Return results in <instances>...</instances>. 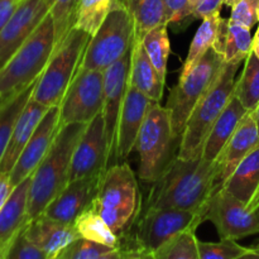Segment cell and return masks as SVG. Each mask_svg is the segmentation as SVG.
<instances>
[{
    "label": "cell",
    "mask_w": 259,
    "mask_h": 259,
    "mask_svg": "<svg viewBox=\"0 0 259 259\" xmlns=\"http://www.w3.org/2000/svg\"><path fill=\"white\" fill-rule=\"evenodd\" d=\"M3 100H4V99H3V98H2V95H0V103H2Z\"/></svg>",
    "instance_id": "54"
},
{
    "label": "cell",
    "mask_w": 259,
    "mask_h": 259,
    "mask_svg": "<svg viewBox=\"0 0 259 259\" xmlns=\"http://www.w3.org/2000/svg\"><path fill=\"white\" fill-rule=\"evenodd\" d=\"M85 123L62 125L45 158L30 176L28 215L29 219L43 214L70 182L71 162L76 146L85 131Z\"/></svg>",
    "instance_id": "2"
},
{
    "label": "cell",
    "mask_w": 259,
    "mask_h": 259,
    "mask_svg": "<svg viewBox=\"0 0 259 259\" xmlns=\"http://www.w3.org/2000/svg\"><path fill=\"white\" fill-rule=\"evenodd\" d=\"M131 13L134 22V40L142 38L159 25L167 24L163 0H119Z\"/></svg>",
    "instance_id": "27"
},
{
    "label": "cell",
    "mask_w": 259,
    "mask_h": 259,
    "mask_svg": "<svg viewBox=\"0 0 259 259\" xmlns=\"http://www.w3.org/2000/svg\"><path fill=\"white\" fill-rule=\"evenodd\" d=\"M60 128V106H52L48 109L40 123L38 124L32 138L24 147L17 163L9 174L13 186L15 187L25 179L32 176L50 151Z\"/></svg>",
    "instance_id": "16"
},
{
    "label": "cell",
    "mask_w": 259,
    "mask_h": 259,
    "mask_svg": "<svg viewBox=\"0 0 259 259\" xmlns=\"http://www.w3.org/2000/svg\"><path fill=\"white\" fill-rule=\"evenodd\" d=\"M125 257V250L121 247L114 248L110 252H108L106 254H104L100 259H124Z\"/></svg>",
    "instance_id": "44"
},
{
    "label": "cell",
    "mask_w": 259,
    "mask_h": 259,
    "mask_svg": "<svg viewBox=\"0 0 259 259\" xmlns=\"http://www.w3.org/2000/svg\"><path fill=\"white\" fill-rule=\"evenodd\" d=\"M141 259H154V254L152 252H141Z\"/></svg>",
    "instance_id": "48"
},
{
    "label": "cell",
    "mask_w": 259,
    "mask_h": 259,
    "mask_svg": "<svg viewBox=\"0 0 259 259\" xmlns=\"http://www.w3.org/2000/svg\"><path fill=\"white\" fill-rule=\"evenodd\" d=\"M205 222V214L174 207H147L136 233L139 252H156L172 238L195 232Z\"/></svg>",
    "instance_id": "10"
},
{
    "label": "cell",
    "mask_w": 259,
    "mask_h": 259,
    "mask_svg": "<svg viewBox=\"0 0 259 259\" xmlns=\"http://www.w3.org/2000/svg\"><path fill=\"white\" fill-rule=\"evenodd\" d=\"M124 259H141V252L137 249L125 250V257Z\"/></svg>",
    "instance_id": "46"
},
{
    "label": "cell",
    "mask_w": 259,
    "mask_h": 259,
    "mask_svg": "<svg viewBox=\"0 0 259 259\" xmlns=\"http://www.w3.org/2000/svg\"><path fill=\"white\" fill-rule=\"evenodd\" d=\"M175 137L166 106L154 101L137 137L134 149L139 156V177L153 184L171 163Z\"/></svg>",
    "instance_id": "9"
},
{
    "label": "cell",
    "mask_w": 259,
    "mask_h": 259,
    "mask_svg": "<svg viewBox=\"0 0 259 259\" xmlns=\"http://www.w3.org/2000/svg\"><path fill=\"white\" fill-rule=\"evenodd\" d=\"M131 58L132 50L120 61L104 71V103L101 114L105 123V134L110 157L109 167L116 163V137L120 111L129 86Z\"/></svg>",
    "instance_id": "13"
},
{
    "label": "cell",
    "mask_w": 259,
    "mask_h": 259,
    "mask_svg": "<svg viewBox=\"0 0 259 259\" xmlns=\"http://www.w3.org/2000/svg\"><path fill=\"white\" fill-rule=\"evenodd\" d=\"M73 227H75L78 237L83 238V239L108 245L111 248L121 247L120 238L109 228L105 220L94 209L93 205L76 219Z\"/></svg>",
    "instance_id": "28"
},
{
    "label": "cell",
    "mask_w": 259,
    "mask_h": 259,
    "mask_svg": "<svg viewBox=\"0 0 259 259\" xmlns=\"http://www.w3.org/2000/svg\"><path fill=\"white\" fill-rule=\"evenodd\" d=\"M234 94L248 111L255 110L259 105V58L253 51L245 60L242 75L235 82Z\"/></svg>",
    "instance_id": "31"
},
{
    "label": "cell",
    "mask_w": 259,
    "mask_h": 259,
    "mask_svg": "<svg viewBox=\"0 0 259 259\" xmlns=\"http://www.w3.org/2000/svg\"><path fill=\"white\" fill-rule=\"evenodd\" d=\"M220 22H222L220 13H217V14L211 15V17L202 19L201 24L197 28L196 33H195L194 38H192L186 60H185L184 65H182L181 72L191 68L210 48L214 47Z\"/></svg>",
    "instance_id": "30"
},
{
    "label": "cell",
    "mask_w": 259,
    "mask_h": 259,
    "mask_svg": "<svg viewBox=\"0 0 259 259\" xmlns=\"http://www.w3.org/2000/svg\"><path fill=\"white\" fill-rule=\"evenodd\" d=\"M24 232L28 239L48 257L58 255L73 240L80 238L73 225L63 224L43 214L30 219Z\"/></svg>",
    "instance_id": "21"
},
{
    "label": "cell",
    "mask_w": 259,
    "mask_h": 259,
    "mask_svg": "<svg viewBox=\"0 0 259 259\" xmlns=\"http://www.w3.org/2000/svg\"><path fill=\"white\" fill-rule=\"evenodd\" d=\"M253 211H254V214L257 215V218H258V220H259V202L257 205H255V207L254 209H253Z\"/></svg>",
    "instance_id": "52"
},
{
    "label": "cell",
    "mask_w": 259,
    "mask_h": 259,
    "mask_svg": "<svg viewBox=\"0 0 259 259\" xmlns=\"http://www.w3.org/2000/svg\"><path fill=\"white\" fill-rule=\"evenodd\" d=\"M222 5H224L223 0H202L200 4L194 8L191 17L196 18V19H205L217 13H220Z\"/></svg>",
    "instance_id": "41"
},
{
    "label": "cell",
    "mask_w": 259,
    "mask_h": 259,
    "mask_svg": "<svg viewBox=\"0 0 259 259\" xmlns=\"http://www.w3.org/2000/svg\"><path fill=\"white\" fill-rule=\"evenodd\" d=\"M195 232H185L153 252L154 259H200Z\"/></svg>",
    "instance_id": "34"
},
{
    "label": "cell",
    "mask_w": 259,
    "mask_h": 259,
    "mask_svg": "<svg viewBox=\"0 0 259 259\" xmlns=\"http://www.w3.org/2000/svg\"><path fill=\"white\" fill-rule=\"evenodd\" d=\"M20 0H0V32L14 14Z\"/></svg>",
    "instance_id": "42"
},
{
    "label": "cell",
    "mask_w": 259,
    "mask_h": 259,
    "mask_svg": "<svg viewBox=\"0 0 259 259\" xmlns=\"http://www.w3.org/2000/svg\"><path fill=\"white\" fill-rule=\"evenodd\" d=\"M248 249L232 239H220L219 242L197 240L200 259H237Z\"/></svg>",
    "instance_id": "36"
},
{
    "label": "cell",
    "mask_w": 259,
    "mask_h": 259,
    "mask_svg": "<svg viewBox=\"0 0 259 259\" xmlns=\"http://www.w3.org/2000/svg\"><path fill=\"white\" fill-rule=\"evenodd\" d=\"M201 2H202V0H190V7H191V12L194 10V8L196 7L197 4H200ZM191 14H192V13H191Z\"/></svg>",
    "instance_id": "51"
},
{
    "label": "cell",
    "mask_w": 259,
    "mask_h": 259,
    "mask_svg": "<svg viewBox=\"0 0 259 259\" xmlns=\"http://www.w3.org/2000/svg\"><path fill=\"white\" fill-rule=\"evenodd\" d=\"M255 248H259V243H257V245H254Z\"/></svg>",
    "instance_id": "55"
},
{
    "label": "cell",
    "mask_w": 259,
    "mask_h": 259,
    "mask_svg": "<svg viewBox=\"0 0 259 259\" xmlns=\"http://www.w3.org/2000/svg\"><path fill=\"white\" fill-rule=\"evenodd\" d=\"M259 20V0H239L232 7L229 22L253 28Z\"/></svg>",
    "instance_id": "39"
},
{
    "label": "cell",
    "mask_w": 259,
    "mask_h": 259,
    "mask_svg": "<svg viewBox=\"0 0 259 259\" xmlns=\"http://www.w3.org/2000/svg\"><path fill=\"white\" fill-rule=\"evenodd\" d=\"M104 72L78 68L60 106V126L90 123L103 110Z\"/></svg>",
    "instance_id": "11"
},
{
    "label": "cell",
    "mask_w": 259,
    "mask_h": 259,
    "mask_svg": "<svg viewBox=\"0 0 259 259\" xmlns=\"http://www.w3.org/2000/svg\"><path fill=\"white\" fill-rule=\"evenodd\" d=\"M253 52L255 53V56L259 58V27L255 32L254 37H253Z\"/></svg>",
    "instance_id": "47"
},
{
    "label": "cell",
    "mask_w": 259,
    "mask_h": 259,
    "mask_svg": "<svg viewBox=\"0 0 259 259\" xmlns=\"http://www.w3.org/2000/svg\"><path fill=\"white\" fill-rule=\"evenodd\" d=\"M48 109L50 108L45 106L43 104L37 103L32 98L29 99L27 105L24 106L23 111L20 113L19 118H18L17 123L14 125V129H13L10 141L8 143L7 149H5L2 162H0V171L7 172V174L12 172L20 153L23 152L24 147L27 146L29 139L32 138L33 133L37 129L38 124L40 123L43 116L46 115Z\"/></svg>",
    "instance_id": "22"
},
{
    "label": "cell",
    "mask_w": 259,
    "mask_h": 259,
    "mask_svg": "<svg viewBox=\"0 0 259 259\" xmlns=\"http://www.w3.org/2000/svg\"><path fill=\"white\" fill-rule=\"evenodd\" d=\"M223 187L250 210L254 209L259 202V146L238 164Z\"/></svg>",
    "instance_id": "24"
},
{
    "label": "cell",
    "mask_w": 259,
    "mask_h": 259,
    "mask_svg": "<svg viewBox=\"0 0 259 259\" xmlns=\"http://www.w3.org/2000/svg\"><path fill=\"white\" fill-rule=\"evenodd\" d=\"M252 113H253V115H254V119H255V121H257L258 128H259V105L255 108V110L252 111Z\"/></svg>",
    "instance_id": "50"
},
{
    "label": "cell",
    "mask_w": 259,
    "mask_h": 259,
    "mask_svg": "<svg viewBox=\"0 0 259 259\" xmlns=\"http://www.w3.org/2000/svg\"><path fill=\"white\" fill-rule=\"evenodd\" d=\"M239 66L240 63H225L217 82L195 106L181 136L179 158L192 159L201 156L207 134L234 95Z\"/></svg>",
    "instance_id": "7"
},
{
    "label": "cell",
    "mask_w": 259,
    "mask_h": 259,
    "mask_svg": "<svg viewBox=\"0 0 259 259\" xmlns=\"http://www.w3.org/2000/svg\"><path fill=\"white\" fill-rule=\"evenodd\" d=\"M45 2L48 5L50 14L55 22L56 40L58 45L73 27L77 0H45Z\"/></svg>",
    "instance_id": "35"
},
{
    "label": "cell",
    "mask_w": 259,
    "mask_h": 259,
    "mask_svg": "<svg viewBox=\"0 0 259 259\" xmlns=\"http://www.w3.org/2000/svg\"><path fill=\"white\" fill-rule=\"evenodd\" d=\"M154 101L129 85L120 111L116 137V163L134 151L137 137Z\"/></svg>",
    "instance_id": "18"
},
{
    "label": "cell",
    "mask_w": 259,
    "mask_h": 259,
    "mask_svg": "<svg viewBox=\"0 0 259 259\" xmlns=\"http://www.w3.org/2000/svg\"><path fill=\"white\" fill-rule=\"evenodd\" d=\"M205 220L214 224L220 239L239 240L259 234V220L254 211L223 186L210 199Z\"/></svg>",
    "instance_id": "12"
},
{
    "label": "cell",
    "mask_w": 259,
    "mask_h": 259,
    "mask_svg": "<svg viewBox=\"0 0 259 259\" xmlns=\"http://www.w3.org/2000/svg\"><path fill=\"white\" fill-rule=\"evenodd\" d=\"M247 113L248 110L234 94L205 139L201 151V157L205 161L215 162L219 158L220 153Z\"/></svg>",
    "instance_id": "23"
},
{
    "label": "cell",
    "mask_w": 259,
    "mask_h": 259,
    "mask_svg": "<svg viewBox=\"0 0 259 259\" xmlns=\"http://www.w3.org/2000/svg\"><path fill=\"white\" fill-rule=\"evenodd\" d=\"M224 2V5H228V7H234L239 0H223Z\"/></svg>",
    "instance_id": "49"
},
{
    "label": "cell",
    "mask_w": 259,
    "mask_h": 259,
    "mask_svg": "<svg viewBox=\"0 0 259 259\" xmlns=\"http://www.w3.org/2000/svg\"><path fill=\"white\" fill-rule=\"evenodd\" d=\"M111 249L114 248L77 238L57 255V259H100Z\"/></svg>",
    "instance_id": "37"
},
{
    "label": "cell",
    "mask_w": 259,
    "mask_h": 259,
    "mask_svg": "<svg viewBox=\"0 0 259 259\" xmlns=\"http://www.w3.org/2000/svg\"><path fill=\"white\" fill-rule=\"evenodd\" d=\"M142 196L138 181L128 163L109 167L101 179L93 207L111 230L123 237L141 212Z\"/></svg>",
    "instance_id": "3"
},
{
    "label": "cell",
    "mask_w": 259,
    "mask_h": 259,
    "mask_svg": "<svg viewBox=\"0 0 259 259\" xmlns=\"http://www.w3.org/2000/svg\"><path fill=\"white\" fill-rule=\"evenodd\" d=\"M13 190H14V186H13L12 180H10V175L0 171V210L8 201Z\"/></svg>",
    "instance_id": "43"
},
{
    "label": "cell",
    "mask_w": 259,
    "mask_h": 259,
    "mask_svg": "<svg viewBox=\"0 0 259 259\" xmlns=\"http://www.w3.org/2000/svg\"><path fill=\"white\" fill-rule=\"evenodd\" d=\"M220 187L219 162H207L201 156L192 159L176 157L152 185L147 207L205 214L210 199Z\"/></svg>",
    "instance_id": "1"
},
{
    "label": "cell",
    "mask_w": 259,
    "mask_h": 259,
    "mask_svg": "<svg viewBox=\"0 0 259 259\" xmlns=\"http://www.w3.org/2000/svg\"><path fill=\"white\" fill-rule=\"evenodd\" d=\"M259 146V128L252 111H248L237 131L229 139L225 148L217 159L220 166L222 186L229 179L238 164Z\"/></svg>",
    "instance_id": "20"
},
{
    "label": "cell",
    "mask_w": 259,
    "mask_h": 259,
    "mask_svg": "<svg viewBox=\"0 0 259 259\" xmlns=\"http://www.w3.org/2000/svg\"><path fill=\"white\" fill-rule=\"evenodd\" d=\"M91 35L80 28L72 27L56 46L45 71L38 78L32 99L47 108L60 105L80 68L83 52Z\"/></svg>",
    "instance_id": "6"
},
{
    "label": "cell",
    "mask_w": 259,
    "mask_h": 259,
    "mask_svg": "<svg viewBox=\"0 0 259 259\" xmlns=\"http://www.w3.org/2000/svg\"><path fill=\"white\" fill-rule=\"evenodd\" d=\"M50 13L45 0H20L14 14L0 32V70L33 34Z\"/></svg>",
    "instance_id": "15"
},
{
    "label": "cell",
    "mask_w": 259,
    "mask_h": 259,
    "mask_svg": "<svg viewBox=\"0 0 259 259\" xmlns=\"http://www.w3.org/2000/svg\"><path fill=\"white\" fill-rule=\"evenodd\" d=\"M30 176L14 187L12 195L0 210V259H4L13 240L29 222L28 197Z\"/></svg>",
    "instance_id": "19"
},
{
    "label": "cell",
    "mask_w": 259,
    "mask_h": 259,
    "mask_svg": "<svg viewBox=\"0 0 259 259\" xmlns=\"http://www.w3.org/2000/svg\"><path fill=\"white\" fill-rule=\"evenodd\" d=\"M141 42L149 60L156 67L157 72L159 73L162 80L166 81L167 62H168L169 52H171L167 24L159 25V27L152 29L142 38Z\"/></svg>",
    "instance_id": "33"
},
{
    "label": "cell",
    "mask_w": 259,
    "mask_h": 259,
    "mask_svg": "<svg viewBox=\"0 0 259 259\" xmlns=\"http://www.w3.org/2000/svg\"><path fill=\"white\" fill-rule=\"evenodd\" d=\"M129 85L143 93L151 100L161 103L163 96L164 80H162L159 73L157 72L141 40H134L132 48Z\"/></svg>",
    "instance_id": "25"
},
{
    "label": "cell",
    "mask_w": 259,
    "mask_h": 259,
    "mask_svg": "<svg viewBox=\"0 0 259 259\" xmlns=\"http://www.w3.org/2000/svg\"><path fill=\"white\" fill-rule=\"evenodd\" d=\"M103 176L104 174L94 175L70 181L46 207L43 215L63 224L73 225L76 219L93 205Z\"/></svg>",
    "instance_id": "17"
},
{
    "label": "cell",
    "mask_w": 259,
    "mask_h": 259,
    "mask_svg": "<svg viewBox=\"0 0 259 259\" xmlns=\"http://www.w3.org/2000/svg\"><path fill=\"white\" fill-rule=\"evenodd\" d=\"M37 81L23 91H20V93L15 94V95L10 96L8 99H4L0 103V162H2L5 149H7L8 143L10 141L15 123H17L24 106L27 105L29 99L32 98L33 90H34Z\"/></svg>",
    "instance_id": "29"
},
{
    "label": "cell",
    "mask_w": 259,
    "mask_h": 259,
    "mask_svg": "<svg viewBox=\"0 0 259 259\" xmlns=\"http://www.w3.org/2000/svg\"><path fill=\"white\" fill-rule=\"evenodd\" d=\"M222 55L210 48L191 68L180 75L176 85L171 89L166 109L171 118L174 134L179 141L195 106L217 82L225 66Z\"/></svg>",
    "instance_id": "5"
},
{
    "label": "cell",
    "mask_w": 259,
    "mask_h": 259,
    "mask_svg": "<svg viewBox=\"0 0 259 259\" xmlns=\"http://www.w3.org/2000/svg\"><path fill=\"white\" fill-rule=\"evenodd\" d=\"M214 48L227 63H242L253 51L250 28L222 18Z\"/></svg>",
    "instance_id": "26"
},
{
    "label": "cell",
    "mask_w": 259,
    "mask_h": 259,
    "mask_svg": "<svg viewBox=\"0 0 259 259\" xmlns=\"http://www.w3.org/2000/svg\"><path fill=\"white\" fill-rule=\"evenodd\" d=\"M27 227V225H25ZM47 254L34 243L30 242L25 235L24 229L17 235L9 249L5 253L4 259H48Z\"/></svg>",
    "instance_id": "38"
},
{
    "label": "cell",
    "mask_w": 259,
    "mask_h": 259,
    "mask_svg": "<svg viewBox=\"0 0 259 259\" xmlns=\"http://www.w3.org/2000/svg\"><path fill=\"white\" fill-rule=\"evenodd\" d=\"M258 27H259V20H258Z\"/></svg>",
    "instance_id": "56"
},
{
    "label": "cell",
    "mask_w": 259,
    "mask_h": 259,
    "mask_svg": "<svg viewBox=\"0 0 259 259\" xmlns=\"http://www.w3.org/2000/svg\"><path fill=\"white\" fill-rule=\"evenodd\" d=\"M237 259H259V248H249L247 252L243 253V254L239 255Z\"/></svg>",
    "instance_id": "45"
},
{
    "label": "cell",
    "mask_w": 259,
    "mask_h": 259,
    "mask_svg": "<svg viewBox=\"0 0 259 259\" xmlns=\"http://www.w3.org/2000/svg\"><path fill=\"white\" fill-rule=\"evenodd\" d=\"M110 157L105 134L103 114L96 115L88 123L71 162L70 181L86 176L105 174L109 168Z\"/></svg>",
    "instance_id": "14"
},
{
    "label": "cell",
    "mask_w": 259,
    "mask_h": 259,
    "mask_svg": "<svg viewBox=\"0 0 259 259\" xmlns=\"http://www.w3.org/2000/svg\"><path fill=\"white\" fill-rule=\"evenodd\" d=\"M134 45V22L131 13L119 0L104 22L90 37L80 68L105 71L120 61Z\"/></svg>",
    "instance_id": "8"
},
{
    "label": "cell",
    "mask_w": 259,
    "mask_h": 259,
    "mask_svg": "<svg viewBox=\"0 0 259 259\" xmlns=\"http://www.w3.org/2000/svg\"><path fill=\"white\" fill-rule=\"evenodd\" d=\"M48 259H57V255H53V257H50Z\"/></svg>",
    "instance_id": "53"
},
{
    "label": "cell",
    "mask_w": 259,
    "mask_h": 259,
    "mask_svg": "<svg viewBox=\"0 0 259 259\" xmlns=\"http://www.w3.org/2000/svg\"><path fill=\"white\" fill-rule=\"evenodd\" d=\"M114 3L115 0H77L73 27L85 30L90 35L95 34Z\"/></svg>",
    "instance_id": "32"
},
{
    "label": "cell",
    "mask_w": 259,
    "mask_h": 259,
    "mask_svg": "<svg viewBox=\"0 0 259 259\" xmlns=\"http://www.w3.org/2000/svg\"><path fill=\"white\" fill-rule=\"evenodd\" d=\"M57 46L53 18L48 13L33 34L0 70V95L8 99L34 83Z\"/></svg>",
    "instance_id": "4"
},
{
    "label": "cell",
    "mask_w": 259,
    "mask_h": 259,
    "mask_svg": "<svg viewBox=\"0 0 259 259\" xmlns=\"http://www.w3.org/2000/svg\"><path fill=\"white\" fill-rule=\"evenodd\" d=\"M167 23H179L191 17L190 0H163Z\"/></svg>",
    "instance_id": "40"
}]
</instances>
